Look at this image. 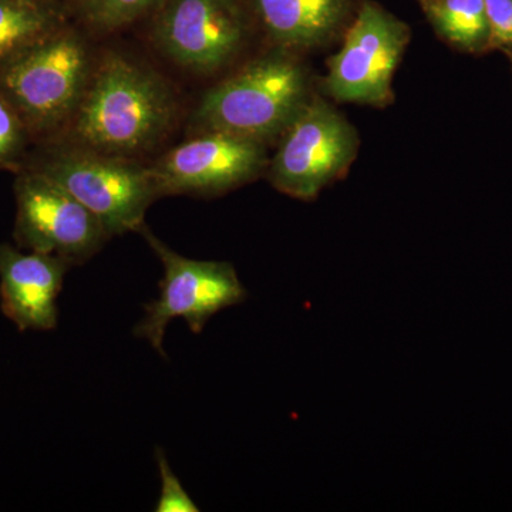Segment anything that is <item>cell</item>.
<instances>
[{
  "label": "cell",
  "mask_w": 512,
  "mask_h": 512,
  "mask_svg": "<svg viewBox=\"0 0 512 512\" xmlns=\"http://www.w3.org/2000/svg\"><path fill=\"white\" fill-rule=\"evenodd\" d=\"M167 84L126 57L100 64L74 111L73 133L89 150L126 156L163 136L174 117Z\"/></svg>",
  "instance_id": "6da1fadb"
},
{
  "label": "cell",
  "mask_w": 512,
  "mask_h": 512,
  "mask_svg": "<svg viewBox=\"0 0 512 512\" xmlns=\"http://www.w3.org/2000/svg\"><path fill=\"white\" fill-rule=\"evenodd\" d=\"M309 99L305 69L292 57L271 55L212 87L195 121L204 131H224L255 140L278 136Z\"/></svg>",
  "instance_id": "7a4b0ae2"
},
{
  "label": "cell",
  "mask_w": 512,
  "mask_h": 512,
  "mask_svg": "<svg viewBox=\"0 0 512 512\" xmlns=\"http://www.w3.org/2000/svg\"><path fill=\"white\" fill-rule=\"evenodd\" d=\"M87 63L82 40L59 28L0 67V92L30 136L52 133L73 116L86 90Z\"/></svg>",
  "instance_id": "3957f363"
},
{
  "label": "cell",
  "mask_w": 512,
  "mask_h": 512,
  "mask_svg": "<svg viewBox=\"0 0 512 512\" xmlns=\"http://www.w3.org/2000/svg\"><path fill=\"white\" fill-rule=\"evenodd\" d=\"M22 170L36 171L69 191L111 235L141 232L144 217L161 197L150 168L94 150H47Z\"/></svg>",
  "instance_id": "277c9868"
},
{
  "label": "cell",
  "mask_w": 512,
  "mask_h": 512,
  "mask_svg": "<svg viewBox=\"0 0 512 512\" xmlns=\"http://www.w3.org/2000/svg\"><path fill=\"white\" fill-rule=\"evenodd\" d=\"M141 234L160 258L164 276L160 295L144 306L143 319L134 333L148 340L161 355L165 356L163 342L171 320L183 318L191 332L198 335L215 313L247 299V289L228 262L185 258L154 237L147 227L141 229Z\"/></svg>",
  "instance_id": "5b68a950"
},
{
  "label": "cell",
  "mask_w": 512,
  "mask_h": 512,
  "mask_svg": "<svg viewBox=\"0 0 512 512\" xmlns=\"http://www.w3.org/2000/svg\"><path fill=\"white\" fill-rule=\"evenodd\" d=\"M272 161L271 183L299 200H313L353 163L359 147L355 128L320 97H311Z\"/></svg>",
  "instance_id": "8992f818"
},
{
  "label": "cell",
  "mask_w": 512,
  "mask_h": 512,
  "mask_svg": "<svg viewBox=\"0 0 512 512\" xmlns=\"http://www.w3.org/2000/svg\"><path fill=\"white\" fill-rule=\"evenodd\" d=\"M410 42L406 23L373 2H365L329 59L325 87L345 103L383 107L392 101L393 76Z\"/></svg>",
  "instance_id": "52a82bcc"
},
{
  "label": "cell",
  "mask_w": 512,
  "mask_h": 512,
  "mask_svg": "<svg viewBox=\"0 0 512 512\" xmlns=\"http://www.w3.org/2000/svg\"><path fill=\"white\" fill-rule=\"evenodd\" d=\"M15 197V239L20 248L77 265L92 258L110 238L92 211L36 171H19Z\"/></svg>",
  "instance_id": "ba28073f"
},
{
  "label": "cell",
  "mask_w": 512,
  "mask_h": 512,
  "mask_svg": "<svg viewBox=\"0 0 512 512\" xmlns=\"http://www.w3.org/2000/svg\"><path fill=\"white\" fill-rule=\"evenodd\" d=\"M264 141L224 131H204L164 154L150 173L161 197L210 195L231 190L264 170Z\"/></svg>",
  "instance_id": "9c48e42d"
},
{
  "label": "cell",
  "mask_w": 512,
  "mask_h": 512,
  "mask_svg": "<svg viewBox=\"0 0 512 512\" xmlns=\"http://www.w3.org/2000/svg\"><path fill=\"white\" fill-rule=\"evenodd\" d=\"M154 37L174 62L210 72L229 62L244 42V12L238 0H165Z\"/></svg>",
  "instance_id": "30bf717a"
},
{
  "label": "cell",
  "mask_w": 512,
  "mask_h": 512,
  "mask_svg": "<svg viewBox=\"0 0 512 512\" xmlns=\"http://www.w3.org/2000/svg\"><path fill=\"white\" fill-rule=\"evenodd\" d=\"M70 262L59 256L0 245V309L25 330H52L59 322L57 298Z\"/></svg>",
  "instance_id": "8fae6325"
},
{
  "label": "cell",
  "mask_w": 512,
  "mask_h": 512,
  "mask_svg": "<svg viewBox=\"0 0 512 512\" xmlns=\"http://www.w3.org/2000/svg\"><path fill=\"white\" fill-rule=\"evenodd\" d=\"M266 32L288 49L325 45L342 28L350 0H252Z\"/></svg>",
  "instance_id": "7c38bea8"
},
{
  "label": "cell",
  "mask_w": 512,
  "mask_h": 512,
  "mask_svg": "<svg viewBox=\"0 0 512 512\" xmlns=\"http://www.w3.org/2000/svg\"><path fill=\"white\" fill-rule=\"evenodd\" d=\"M436 32L451 46L471 55L490 50L485 0H420Z\"/></svg>",
  "instance_id": "4fadbf2b"
},
{
  "label": "cell",
  "mask_w": 512,
  "mask_h": 512,
  "mask_svg": "<svg viewBox=\"0 0 512 512\" xmlns=\"http://www.w3.org/2000/svg\"><path fill=\"white\" fill-rule=\"evenodd\" d=\"M59 28L49 0H0V67Z\"/></svg>",
  "instance_id": "5bb4252c"
},
{
  "label": "cell",
  "mask_w": 512,
  "mask_h": 512,
  "mask_svg": "<svg viewBox=\"0 0 512 512\" xmlns=\"http://www.w3.org/2000/svg\"><path fill=\"white\" fill-rule=\"evenodd\" d=\"M164 0H80L84 18L101 30L119 29Z\"/></svg>",
  "instance_id": "9a60e30c"
},
{
  "label": "cell",
  "mask_w": 512,
  "mask_h": 512,
  "mask_svg": "<svg viewBox=\"0 0 512 512\" xmlns=\"http://www.w3.org/2000/svg\"><path fill=\"white\" fill-rule=\"evenodd\" d=\"M30 133L15 107L0 92V168L22 170Z\"/></svg>",
  "instance_id": "2e32d148"
},
{
  "label": "cell",
  "mask_w": 512,
  "mask_h": 512,
  "mask_svg": "<svg viewBox=\"0 0 512 512\" xmlns=\"http://www.w3.org/2000/svg\"><path fill=\"white\" fill-rule=\"evenodd\" d=\"M157 466L161 476L160 500L156 505L157 512H197V504L175 476L173 468L165 457L164 451L157 448Z\"/></svg>",
  "instance_id": "e0dca14e"
},
{
  "label": "cell",
  "mask_w": 512,
  "mask_h": 512,
  "mask_svg": "<svg viewBox=\"0 0 512 512\" xmlns=\"http://www.w3.org/2000/svg\"><path fill=\"white\" fill-rule=\"evenodd\" d=\"M490 50L512 52V0H485Z\"/></svg>",
  "instance_id": "ac0fdd59"
},
{
  "label": "cell",
  "mask_w": 512,
  "mask_h": 512,
  "mask_svg": "<svg viewBox=\"0 0 512 512\" xmlns=\"http://www.w3.org/2000/svg\"><path fill=\"white\" fill-rule=\"evenodd\" d=\"M508 55H510V57H511V62H512V52L508 53Z\"/></svg>",
  "instance_id": "d6986e66"
}]
</instances>
